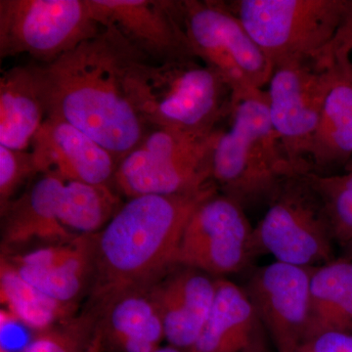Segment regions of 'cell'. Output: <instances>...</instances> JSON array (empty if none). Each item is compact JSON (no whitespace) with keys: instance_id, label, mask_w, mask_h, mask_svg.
<instances>
[{"instance_id":"4fadbf2b","label":"cell","mask_w":352,"mask_h":352,"mask_svg":"<svg viewBox=\"0 0 352 352\" xmlns=\"http://www.w3.org/2000/svg\"><path fill=\"white\" fill-rule=\"evenodd\" d=\"M102 27H112L152 63L195 58L184 28L180 1L89 0Z\"/></svg>"},{"instance_id":"52a82bcc","label":"cell","mask_w":352,"mask_h":352,"mask_svg":"<svg viewBox=\"0 0 352 352\" xmlns=\"http://www.w3.org/2000/svg\"><path fill=\"white\" fill-rule=\"evenodd\" d=\"M180 9L194 57L224 78L236 103L268 85L272 62L226 2L182 0Z\"/></svg>"},{"instance_id":"5bb4252c","label":"cell","mask_w":352,"mask_h":352,"mask_svg":"<svg viewBox=\"0 0 352 352\" xmlns=\"http://www.w3.org/2000/svg\"><path fill=\"white\" fill-rule=\"evenodd\" d=\"M32 147L38 175H55L66 182L113 187L119 166L116 157L87 133L63 120L46 118Z\"/></svg>"},{"instance_id":"5b68a950","label":"cell","mask_w":352,"mask_h":352,"mask_svg":"<svg viewBox=\"0 0 352 352\" xmlns=\"http://www.w3.org/2000/svg\"><path fill=\"white\" fill-rule=\"evenodd\" d=\"M219 129L208 138L150 127L120 162L113 187L127 198L186 195L214 186L212 160Z\"/></svg>"},{"instance_id":"f1b7e54d","label":"cell","mask_w":352,"mask_h":352,"mask_svg":"<svg viewBox=\"0 0 352 352\" xmlns=\"http://www.w3.org/2000/svg\"><path fill=\"white\" fill-rule=\"evenodd\" d=\"M352 52V0H349L346 11L342 16L337 34L325 52L324 56L331 59L333 54L351 55Z\"/></svg>"},{"instance_id":"9c48e42d","label":"cell","mask_w":352,"mask_h":352,"mask_svg":"<svg viewBox=\"0 0 352 352\" xmlns=\"http://www.w3.org/2000/svg\"><path fill=\"white\" fill-rule=\"evenodd\" d=\"M103 27L89 0H0V57L50 64Z\"/></svg>"},{"instance_id":"277c9868","label":"cell","mask_w":352,"mask_h":352,"mask_svg":"<svg viewBox=\"0 0 352 352\" xmlns=\"http://www.w3.org/2000/svg\"><path fill=\"white\" fill-rule=\"evenodd\" d=\"M232 126L220 131L212 160V180L219 193L243 208L270 204L289 176L298 175L285 154L268 110L266 92L234 108Z\"/></svg>"},{"instance_id":"f546056e","label":"cell","mask_w":352,"mask_h":352,"mask_svg":"<svg viewBox=\"0 0 352 352\" xmlns=\"http://www.w3.org/2000/svg\"><path fill=\"white\" fill-rule=\"evenodd\" d=\"M342 254L340 258L347 259V261H352V239L346 243V245H342Z\"/></svg>"},{"instance_id":"3957f363","label":"cell","mask_w":352,"mask_h":352,"mask_svg":"<svg viewBox=\"0 0 352 352\" xmlns=\"http://www.w3.org/2000/svg\"><path fill=\"white\" fill-rule=\"evenodd\" d=\"M129 87L149 127L208 138L237 105L232 89L215 69L196 58L152 63L141 58Z\"/></svg>"},{"instance_id":"d6986e66","label":"cell","mask_w":352,"mask_h":352,"mask_svg":"<svg viewBox=\"0 0 352 352\" xmlns=\"http://www.w3.org/2000/svg\"><path fill=\"white\" fill-rule=\"evenodd\" d=\"M151 285L122 292L103 307L104 351L154 352L164 329Z\"/></svg>"},{"instance_id":"7402d4cb","label":"cell","mask_w":352,"mask_h":352,"mask_svg":"<svg viewBox=\"0 0 352 352\" xmlns=\"http://www.w3.org/2000/svg\"><path fill=\"white\" fill-rule=\"evenodd\" d=\"M309 338L324 332L352 333V261L336 258L312 270Z\"/></svg>"},{"instance_id":"ffe728a7","label":"cell","mask_w":352,"mask_h":352,"mask_svg":"<svg viewBox=\"0 0 352 352\" xmlns=\"http://www.w3.org/2000/svg\"><path fill=\"white\" fill-rule=\"evenodd\" d=\"M332 59L335 80L308 155L310 171L319 175L352 159V61L344 54H333Z\"/></svg>"},{"instance_id":"4dcf8cb0","label":"cell","mask_w":352,"mask_h":352,"mask_svg":"<svg viewBox=\"0 0 352 352\" xmlns=\"http://www.w3.org/2000/svg\"><path fill=\"white\" fill-rule=\"evenodd\" d=\"M154 352H187L186 351H183L182 349H178V347L170 346V344H168L166 346H161L155 351Z\"/></svg>"},{"instance_id":"7a4b0ae2","label":"cell","mask_w":352,"mask_h":352,"mask_svg":"<svg viewBox=\"0 0 352 352\" xmlns=\"http://www.w3.org/2000/svg\"><path fill=\"white\" fill-rule=\"evenodd\" d=\"M217 186L186 195L129 199L95 241L89 305L103 307L122 292L148 286L175 266L187 222Z\"/></svg>"},{"instance_id":"8992f818","label":"cell","mask_w":352,"mask_h":352,"mask_svg":"<svg viewBox=\"0 0 352 352\" xmlns=\"http://www.w3.org/2000/svg\"><path fill=\"white\" fill-rule=\"evenodd\" d=\"M349 0H236L226 4L273 66L323 56Z\"/></svg>"},{"instance_id":"d4e9b609","label":"cell","mask_w":352,"mask_h":352,"mask_svg":"<svg viewBox=\"0 0 352 352\" xmlns=\"http://www.w3.org/2000/svg\"><path fill=\"white\" fill-rule=\"evenodd\" d=\"M103 310L87 305L82 314L36 335L20 352H103Z\"/></svg>"},{"instance_id":"83f0119b","label":"cell","mask_w":352,"mask_h":352,"mask_svg":"<svg viewBox=\"0 0 352 352\" xmlns=\"http://www.w3.org/2000/svg\"><path fill=\"white\" fill-rule=\"evenodd\" d=\"M285 352H352V333L324 332Z\"/></svg>"},{"instance_id":"4316f807","label":"cell","mask_w":352,"mask_h":352,"mask_svg":"<svg viewBox=\"0 0 352 352\" xmlns=\"http://www.w3.org/2000/svg\"><path fill=\"white\" fill-rule=\"evenodd\" d=\"M38 175L32 152L0 145V210H6L21 187Z\"/></svg>"},{"instance_id":"44dd1931","label":"cell","mask_w":352,"mask_h":352,"mask_svg":"<svg viewBox=\"0 0 352 352\" xmlns=\"http://www.w3.org/2000/svg\"><path fill=\"white\" fill-rule=\"evenodd\" d=\"M45 119L34 65L6 71L0 78V145L25 151Z\"/></svg>"},{"instance_id":"603a6c76","label":"cell","mask_w":352,"mask_h":352,"mask_svg":"<svg viewBox=\"0 0 352 352\" xmlns=\"http://www.w3.org/2000/svg\"><path fill=\"white\" fill-rule=\"evenodd\" d=\"M0 300L16 321L43 332L76 314L78 305L50 298L21 276L8 259L0 261Z\"/></svg>"},{"instance_id":"1f68e13d","label":"cell","mask_w":352,"mask_h":352,"mask_svg":"<svg viewBox=\"0 0 352 352\" xmlns=\"http://www.w3.org/2000/svg\"><path fill=\"white\" fill-rule=\"evenodd\" d=\"M346 171L352 170V159L346 164Z\"/></svg>"},{"instance_id":"30bf717a","label":"cell","mask_w":352,"mask_h":352,"mask_svg":"<svg viewBox=\"0 0 352 352\" xmlns=\"http://www.w3.org/2000/svg\"><path fill=\"white\" fill-rule=\"evenodd\" d=\"M335 76V63L324 57L287 60L273 68L265 91L270 119L298 175L310 171V146Z\"/></svg>"},{"instance_id":"7c38bea8","label":"cell","mask_w":352,"mask_h":352,"mask_svg":"<svg viewBox=\"0 0 352 352\" xmlns=\"http://www.w3.org/2000/svg\"><path fill=\"white\" fill-rule=\"evenodd\" d=\"M312 270L275 261L256 268L243 286L278 352L309 338Z\"/></svg>"},{"instance_id":"8fae6325","label":"cell","mask_w":352,"mask_h":352,"mask_svg":"<svg viewBox=\"0 0 352 352\" xmlns=\"http://www.w3.org/2000/svg\"><path fill=\"white\" fill-rule=\"evenodd\" d=\"M254 232L245 208L217 192L201 201L187 222L175 265L215 278L242 272L258 256Z\"/></svg>"},{"instance_id":"2e32d148","label":"cell","mask_w":352,"mask_h":352,"mask_svg":"<svg viewBox=\"0 0 352 352\" xmlns=\"http://www.w3.org/2000/svg\"><path fill=\"white\" fill-rule=\"evenodd\" d=\"M217 281L203 271L175 265L151 284L168 344L188 351L195 344L214 307Z\"/></svg>"},{"instance_id":"ac0fdd59","label":"cell","mask_w":352,"mask_h":352,"mask_svg":"<svg viewBox=\"0 0 352 352\" xmlns=\"http://www.w3.org/2000/svg\"><path fill=\"white\" fill-rule=\"evenodd\" d=\"M268 339L243 287L219 278L214 307L187 352H268Z\"/></svg>"},{"instance_id":"6da1fadb","label":"cell","mask_w":352,"mask_h":352,"mask_svg":"<svg viewBox=\"0 0 352 352\" xmlns=\"http://www.w3.org/2000/svg\"><path fill=\"white\" fill-rule=\"evenodd\" d=\"M141 58L117 30L105 27L52 63L34 65L46 118L85 132L120 164L150 129L129 87Z\"/></svg>"},{"instance_id":"9a60e30c","label":"cell","mask_w":352,"mask_h":352,"mask_svg":"<svg viewBox=\"0 0 352 352\" xmlns=\"http://www.w3.org/2000/svg\"><path fill=\"white\" fill-rule=\"evenodd\" d=\"M95 241L96 234L78 236L6 258L28 283L58 302L78 305L94 283Z\"/></svg>"},{"instance_id":"484cf974","label":"cell","mask_w":352,"mask_h":352,"mask_svg":"<svg viewBox=\"0 0 352 352\" xmlns=\"http://www.w3.org/2000/svg\"><path fill=\"white\" fill-rule=\"evenodd\" d=\"M305 176L320 197L336 242L342 248L352 239V170L340 175L309 171Z\"/></svg>"},{"instance_id":"e0dca14e","label":"cell","mask_w":352,"mask_h":352,"mask_svg":"<svg viewBox=\"0 0 352 352\" xmlns=\"http://www.w3.org/2000/svg\"><path fill=\"white\" fill-rule=\"evenodd\" d=\"M41 175L1 212L2 254H15L36 242L57 244L78 237L59 220L60 197L66 182L55 175Z\"/></svg>"},{"instance_id":"cb8c5ba5","label":"cell","mask_w":352,"mask_h":352,"mask_svg":"<svg viewBox=\"0 0 352 352\" xmlns=\"http://www.w3.org/2000/svg\"><path fill=\"white\" fill-rule=\"evenodd\" d=\"M122 206L119 192L112 186L67 182L60 197L59 220L73 235H94Z\"/></svg>"},{"instance_id":"ba28073f","label":"cell","mask_w":352,"mask_h":352,"mask_svg":"<svg viewBox=\"0 0 352 352\" xmlns=\"http://www.w3.org/2000/svg\"><path fill=\"white\" fill-rule=\"evenodd\" d=\"M258 254L314 268L335 258V236L320 197L305 173L289 176L254 227Z\"/></svg>"}]
</instances>
